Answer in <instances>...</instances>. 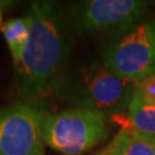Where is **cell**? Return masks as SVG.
I'll use <instances>...</instances> for the list:
<instances>
[{"label":"cell","instance_id":"1","mask_svg":"<svg viewBox=\"0 0 155 155\" xmlns=\"http://www.w3.org/2000/svg\"><path fill=\"white\" fill-rule=\"evenodd\" d=\"M31 23L22 59L15 68L18 93L28 100L53 93L68 69L71 40L66 14L52 1H36L28 11Z\"/></svg>","mask_w":155,"mask_h":155},{"label":"cell","instance_id":"2","mask_svg":"<svg viewBox=\"0 0 155 155\" xmlns=\"http://www.w3.org/2000/svg\"><path fill=\"white\" fill-rule=\"evenodd\" d=\"M134 82L111 72L102 60H86L68 68L53 95L74 106L107 117L122 115L132 99Z\"/></svg>","mask_w":155,"mask_h":155},{"label":"cell","instance_id":"3","mask_svg":"<svg viewBox=\"0 0 155 155\" xmlns=\"http://www.w3.org/2000/svg\"><path fill=\"white\" fill-rule=\"evenodd\" d=\"M99 53L117 76L134 83L145 78L155 71V21H141L108 36Z\"/></svg>","mask_w":155,"mask_h":155},{"label":"cell","instance_id":"4","mask_svg":"<svg viewBox=\"0 0 155 155\" xmlns=\"http://www.w3.org/2000/svg\"><path fill=\"white\" fill-rule=\"evenodd\" d=\"M108 118L83 108L48 113L44 121L45 144L63 155L84 154L106 139Z\"/></svg>","mask_w":155,"mask_h":155},{"label":"cell","instance_id":"5","mask_svg":"<svg viewBox=\"0 0 155 155\" xmlns=\"http://www.w3.org/2000/svg\"><path fill=\"white\" fill-rule=\"evenodd\" d=\"M148 8L150 2L143 0H86L69 6L66 18L79 35L110 36L141 22Z\"/></svg>","mask_w":155,"mask_h":155},{"label":"cell","instance_id":"6","mask_svg":"<svg viewBox=\"0 0 155 155\" xmlns=\"http://www.w3.org/2000/svg\"><path fill=\"white\" fill-rule=\"evenodd\" d=\"M48 113L38 99L0 110V155H44V121Z\"/></svg>","mask_w":155,"mask_h":155},{"label":"cell","instance_id":"7","mask_svg":"<svg viewBox=\"0 0 155 155\" xmlns=\"http://www.w3.org/2000/svg\"><path fill=\"white\" fill-rule=\"evenodd\" d=\"M106 150L114 155H155V139L137 132L127 124Z\"/></svg>","mask_w":155,"mask_h":155},{"label":"cell","instance_id":"8","mask_svg":"<svg viewBox=\"0 0 155 155\" xmlns=\"http://www.w3.org/2000/svg\"><path fill=\"white\" fill-rule=\"evenodd\" d=\"M30 16L28 14L23 17L8 20L2 25L1 32L11 51L14 67H16L22 59L23 50L29 39L30 33Z\"/></svg>","mask_w":155,"mask_h":155},{"label":"cell","instance_id":"9","mask_svg":"<svg viewBox=\"0 0 155 155\" xmlns=\"http://www.w3.org/2000/svg\"><path fill=\"white\" fill-rule=\"evenodd\" d=\"M129 124L144 136L155 139V104L147 102L132 94V99L127 108Z\"/></svg>","mask_w":155,"mask_h":155},{"label":"cell","instance_id":"10","mask_svg":"<svg viewBox=\"0 0 155 155\" xmlns=\"http://www.w3.org/2000/svg\"><path fill=\"white\" fill-rule=\"evenodd\" d=\"M133 93L147 102L155 104V71L136 82L133 86Z\"/></svg>","mask_w":155,"mask_h":155},{"label":"cell","instance_id":"11","mask_svg":"<svg viewBox=\"0 0 155 155\" xmlns=\"http://www.w3.org/2000/svg\"><path fill=\"white\" fill-rule=\"evenodd\" d=\"M94 155H114V154L110 153L109 150H102V152H100V153H97V154H94Z\"/></svg>","mask_w":155,"mask_h":155},{"label":"cell","instance_id":"12","mask_svg":"<svg viewBox=\"0 0 155 155\" xmlns=\"http://www.w3.org/2000/svg\"><path fill=\"white\" fill-rule=\"evenodd\" d=\"M1 21H2V7L0 6V25H1Z\"/></svg>","mask_w":155,"mask_h":155}]
</instances>
